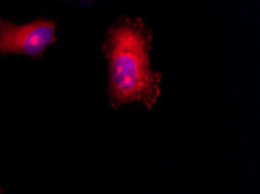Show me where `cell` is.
<instances>
[{
	"label": "cell",
	"instance_id": "cell-1",
	"mask_svg": "<svg viewBox=\"0 0 260 194\" xmlns=\"http://www.w3.org/2000/svg\"><path fill=\"white\" fill-rule=\"evenodd\" d=\"M152 31L139 17L118 18L106 31L102 51L108 61L106 93L113 108L139 104L151 109L161 94L162 74L152 66Z\"/></svg>",
	"mask_w": 260,
	"mask_h": 194
},
{
	"label": "cell",
	"instance_id": "cell-2",
	"mask_svg": "<svg viewBox=\"0 0 260 194\" xmlns=\"http://www.w3.org/2000/svg\"><path fill=\"white\" fill-rule=\"evenodd\" d=\"M55 30L56 25L50 20H35L18 26L0 19V55L41 56L47 47L56 41Z\"/></svg>",
	"mask_w": 260,
	"mask_h": 194
}]
</instances>
